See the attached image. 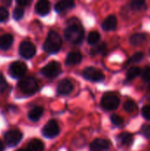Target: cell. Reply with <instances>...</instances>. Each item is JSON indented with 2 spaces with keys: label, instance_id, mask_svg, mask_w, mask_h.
I'll use <instances>...</instances> for the list:
<instances>
[{
  "label": "cell",
  "instance_id": "cell-19",
  "mask_svg": "<svg viewBox=\"0 0 150 151\" xmlns=\"http://www.w3.org/2000/svg\"><path fill=\"white\" fill-rule=\"evenodd\" d=\"M27 149L30 151H43L44 144L39 139H33L29 142Z\"/></svg>",
  "mask_w": 150,
  "mask_h": 151
},
{
  "label": "cell",
  "instance_id": "cell-27",
  "mask_svg": "<svg viewBox=\"0 0 150 151\" xmlns=\"http://www.w3.org/2000/svg\"><path fill=\"white\" fill-rule=\"evenodd\" d=\"M105 51H106V45L104 43H102V44L95 47L94 49H92L90 51V54L91 55H97L100 53H104Z\"/></svg>",
  "mask_w": 150,
  "mask_h": 151
},
{
  "label": "cell",
  "instance_id": "cell-34",
  "mask_svg": "<svg viewBox=\"0 0 150 151\" xmlns=\"http://www.w3.org/2000/svg\"><path fill=\"white\" fill-rule=\"evenodd\" d=\"M8 18V12L4 7H0V21H4Z\"/></svg>",
  "mask_w": 150,
  "mask_h": 151
},
{
  "label": "cell",
  "instance_id": "cell-24",
  "mask_svg": "<svg viewBox=\"0 0 150 151\" xmlns=\"http://www.w3.org/2000/svg\"><path fill=\"white\" fill-rule=\"evenodd\" d=\"M100 39H101V35H100V34L97 31H92V32H90L89 35H88V42L91 45L97 43L100 41Z\"/></svg>",
  "mask_w": 150,
  "mask_h": 151
},
{
  "label": "cell",
  "instance_id": "cell-23",
  "mask_svg": "<svg viewBox=\"0 0 150 151\" xmlns=\"http://www.w3.org/2000/svg\"><path fill=\"white\" fill-rule=\"evenodd\" d=\"M124 109H125L127 112L132 113V112H133V111H135L137 110V104H136L133 100L128 99V100H126V101L125 102V104H124Z\"/></svg>",
  "mask_w": 150,
  "mask_h": 151
},
{
  "label": "cell",
  "instance_id": "cell-38",
  "mask_svg": "<svg viewBox=\"0 0 150 151\" xmlns=\"http://www.w3.org/2000/svg\"><path fill=\"white\" fill-rule=\"evenodd\" d=\"M18 151H30L28 149H21V150H19Z\"/></svg>",
  "mask_w": 150,
  "mask_h": 151
},
{
  "label": "cell",
  "instance_id": "cell-6",
  "mask_svg": "<svg viewBox=\"0 0 150 151\" xmlns=\"http://www.w3.org/2000/svg\"><path fill=\"white\" fill-rule=\"evenodd\" d=\"M41 72L45 77L52 79L59 75V73H61V65L57 61H51L48 65H46L41 70Z\"/></svg>",
  "mask_w": 150,
  "mask_h": 151
},
{
  "label": "cell",
  "instance_id": "cell-22",
  "mask_svg": "<svg viewBox=\"0 0 150 151\" xmlns=\"http://www.w3.org/2000/svg\"><path fill=\"white\" fill-rule=\"evenodd\" d=\"M141 69L139 67H136V66H133V67H131L128 69L127 73H126V81H132L133 80L134 78H136L137 76H139L141 74Z\"/></svg>",
  "mask_w": 150,
  "mask_h": 151
},
{
  "label": "cell",
  "instance_id": "cell-17",
  "mask_svg": "<svg viewBox=\"0 0 150 151\" xmlns=\"http://www.w3.org/2000/svg\"><path fill=\"white\" fill-rule=\"evenodd\" d=\"M75 3L73 0H61L57 2L55 5V10L57 12H62L66 10H69L74 6Z\"/></svg>",
  "mask_w": 150,
  "mask_h": 151
},
{
  "label": "cell",
  "instance_id": "cell-25",
  "mask_svg": "<svg viewBox=\"0 0 150 151\" xmlns=\"http://www.w3.org/2000/svg\"><path fill=\"white\" fill-rule=\"evenodd\" d=\"M144 55L142 52H137L135 54H133L126 62L127 65H130V64H133V63H137V62H140L142 58H143Z\"/></svg>",
  "mask_w": 150,
  "mask_h": 151
},
{
  "label": "cell",
  "instance_id": "cell-26",
  "mask_svg": "<svg viewBox=\"0 0 150 151\" xmlns=\"http://www.w3.org/2000/svg\"><path fill=\"white\" fill-rule=\"evenodd\" d=\"M111 121L116 127H120L124 124V119L117 114H112L111 116Z\"/></svg>",
  "mask_w": 150,
  "mask_h": 151
},
{
  "label": "cell",
  "instance_id": "cell-16",
  "mask_svg": "<svg viewBox=\"0 0 150 151\" xmlns=\"http://www.w3.org/2000/svg\"><path fill=\"white\" fill-rule=\"evenodd\" d=\"M117 23H118L117 18L114 15H110L103 20L102 27L105 31H111L116 28Z\"/></svg>",
  "mask_w": 150,
  "mask_h": 151
},
{
  "label": "cell",
  "instance_id": "cell-14",
  "mask_svg": "<svg viewBox=\"0 0 150 151\" xmlns=\"http://www.w3.org/2000/svg\"><path fill=\"white\" fill-rule=\"evenodd\" d=\"M82 59V55L79 51H72L70 52L65 59V65H74L79 64Z\"/></svg>",
  "mask_w": 150,
  "mask_h": 151
},
{
  "label": "cell",
  "instance_id": "cell-28",
  "mask_svg": "<svg viewBox=\"0 0 150 151\" xmlns=\"http://www.w3.org/2000/svg\"><path fill=\"white\" fill-rule=\"evenodd\" d=\"M131 4L133 9L134 10H141L145 4V0H132Z\"/></svg>",
  "mask_w": 150,
  "mask_h": 151
},
{
  "label": "cell",
  "instance_id": "cell-4",
  "mask_svg": "<svg viewBox=\"0 0 150 151\" xmlns=\"http://www.w3.org/2000/svg\"><path fill=\"white\" fill-rule=\"evenodd\" d=\"M18 86L20 91L26 95H32L38 90V83L33 77H26L22 79Z\"/></svg>",
  "mask_w": 150,
  "mask_h": 151
},
{
  "label": "cell",
  "instance_id": "cell-33",
  "mask_svg": "<svg viewBox=\"0 0 150 151\" xmlns=\"http://www.w3.org/2000/svg\"><path fill=\"white\" fill-rule=\"evenodd\" d=\"M142 79L146 82L150 83V68L147 67L143 72H142Z\"/></svg>",
  "mask_w": 150,
  "mask_h": 151
},
{
  "label": "cell",
  "instance_id": "cell-7",
  "mask_svg": "<svg viewBox=\"0 0 150 151\" xmlns=\"http://www.w3.org/2000/svg\"><path fill=\"white\" fill-rule=\"evenodd\" d=\"M59 132H60L59 126L57 123V121L54 119L50 120L44 126V127L42 128V131L43 136L46 138H49V139L55 138L56 136H57L59 134Z\"/></svg>",
  "mask_w": 150,
  "mask_h": 151
},
{
  "label": "cell",
  "instance_id": "cell-39",
  "mask_svg": "<svg viewBox=\"0 0 150 151\" xmlns=\"http://www.w3.org/2000/svg\"><path fill=\"white\" fill-rule=\"evenodd\" d=\"M149 89L150 90V83H149Z\"/></svg>",
  "mask_w": 150,
  "mask_h": 151
},
{
  "label": "cell",
  "instance_id": "cell-37",
  "mask_svg": "<svg viewBox=\"0 0 150 151\" xmlns=\"http://www.w3.org/2000/svg\"><path fill=\"white\" fill-rule=\"evenodd\" d=\"M3 150H4V144H3V142L0 141V151Z\"/></svg>",
  "mask_w": 150,
  "mask_h": 151
},
{
  "label": "cell",
  "instance_id": "cell-12",
  "mask_svg": "<svg viewBox=\"0 0 150 151\" xmlns=\"http://www.w3.org/2000/svg\"><path fill=\"white\" fill-rule=\"evenodd\" d=\"M57 94L61 96H67L73 90V85L68 79H64L59 81L57 85Z\"/></svg>",
  "mask_w": 150,
  "mask_h": 151
},
{
  "label": "cell",
  "instance_id": "cell-9",
  "mask_svg": "<svg viewBox=\"0 0 150 151\" xmlns=\"http://www.w3.org/2000/svg\"><path fill=\"white\" fill-rule=\"evenodd\" d=\"M27 72V65L20 61L13 62L10 66V73L14 78L22 77Z\"/></svg>",
  "mask_w": 150,
  "mask_h": 151
},
{
  "label": "cell",
  "instance_id": "cell-2",
  "mask_svg": "<svg viewBox=\"0 0 150 151\" xmlns=\"http://www.w3.org/2000/svg\"><path fill=\"white\" fill-rule=\"evenodd\" d=\"M61 46H62V39L60 35L55 31H50L43 44L44 50L47 51L48 53L54 54L59 51Z\"/></svg>",
  "mask_w": 150,
  "mask_h": 151
},
{
  "label": "cell",
  "instance_id": "cell-18",
  "mask_svg": "<svg viewBox=\"0 0 150 151\" xmlns=\"http://www.w3.org/2000/svg\"><path fill=\"white\" fill-rule=\"evenodd\" d=\"M43 111H44V110L42 106H34L29 111L28 118L30 119V120L36 122L41 119V117L43 114Z\"/></svg>",
  "mask_w": 150,
  "mask_h": 151
},
{
  "label": "cell",
  "instance_id": "cell-20",
  "mask_svg": "<svg viewBox=\"0 0 150 151\" xmlns=\"http://www.w3.org/2000/svg\"><path fill=\"white\" fill-rule=\"evenodd\" d=\"M12 41H13V37L9 34L1 36L0 37V48L2 50H8L11 46Z\"/></svg>",
  "mask_w": 150,
  "mask_h": 151
},
{
  "label": "cell",
  "instance_id": "cell-35",
  "mask_svg": "<svg viewBox=\"0 0 150 151\" xmlns=\"http://www.w3.org/2000/svg\"><path fill=\"white\" fill-rule=\"evenodd\" d=\"M17 3L20 5H27L30 3V0H17Z\"/></svg>",
  "mask_w": 150,
  "mask_h": 151
},
{
  "label": "cell",
  "instance_id": "cell-10",
  "mask_svg": "<svg viewBox=\"0 0 150 151\" xmlns=\"http://www.w3.org/2000/svg\"><path fill=\"white\" fill-rule=\"evenodd\" d=\"M19 53L25 58H31L35 54V46L30 42H23L19 46Z\"/></svg>",
  "mask_w": 150,
  "mask_h": 151
},
{
  "label": "cell",
  "instance_id": "cell-11",
  "mask_svg": "<svg viewBox=\"0 0 150 151\" xmlns=\"http://www.w3.org/2000/svg\"><path fill=\"white\" fill-rule=\"evenodd\" d=\"M111 143L106 139H95L90 144V151H107L110 149Z\"/></svg>",
  "mask_w": 150,
  "mask_h": 151
},
{
  "label": "cell",
  "instance_id": "cell-21",
  "mask_svg": "<svg viewBox=\"0 0 150 151\" xmlns=\"http://www.w3.org/2000/svg\"><path fill=\"white\" fill-rule=\"evenodd\" d=\"M147 39L146 35L144 34H134L130 37V42L133 45H140L144 42Z\"/></svg>",
  "mask_w": 150,
  "mask_h": 151
},
{
  "label": "cell",
  "instance_id": "cell-3",
  "mask_svg": "<svg viewBox=\"0 0 150 151\" xmlns=\"http://www.w3.org/2000/svg\"><path fill=\"white\" fill-rule=\"evenodd\" d=\"M120 104L119 97L111 92L105 93L101 99V106L105 111H114Z\"/></svg>",
  "mask_w": 150,
  "mask_h": 151
},
{
  "label": "cell",
  "instance_id": "cell-5",
  "mask_svg": "<svg viewBox=\"0 0 150 151\" xmlns=\"http://www.w3.org/2000/svg\"><path fill=\"white\" fill-rule=\"evenodd\" d=\"M82 76L84 79H86L89 81H94V82L103 81L105 78V76L102 71H100L93 66L85 68L82 72Z\"/></svg>",
  "mask_w": 150,
  "mask_h": 151
},
{
  "label": "cell",
  "instance_id": "cell-15",
  "mask_svg": "<svg viewBox=\"0 0 150 151\" xmlns=\"http://www.w3.org/2000/svg\"><path fill=\"white\" fill-rule=\"evenodd\" d=\"M118 142L122 145V146H126V147H130L132 146L133 142V136L132 134L130 133H121L118 135L117 137Z\"/></svg>",
  "mask_w": 150,
  "mask_h": 151
},
{
  "label": "cell",
  "instance_id": "cell-1",
  "mask_svg": "<svg viewBox=\"0 0 150 151\" xmlns=\"http://www.w3.org/2000/svg\"><path fill=\"white\" fill-rule=\"evenodd\" d=\"M65 37L72 43H80L84 37V30L81 26L78 25L77 23H72L65 28Z\"/></svg>",
  "mask_w": 150,
  "mask_h": 151
},
{
  "label": "cell",
  "instance_id": "cell-13",
  "mask_svg": "<svg viewBox=\"0 0 150 151\" xmlns=\"http://www.w3.org/2000/svg\"><path fill=\"white\" fill-rule=\"evenodd\" d=\"M50 10V4L48 0H39L35 5V11L40 15H46Z\"/></svg>",
  "mask_w": 150,
  "mask_h": 151
},
{
  "label": "cell",
  "instance_id": "cell-31",
  "mask_svg": "<svg viewBox=\"0 0 150 151\" xmlns=\"http://www.w3.org/2000/svg\"><path fill=\"white\" fill-rule=\"evenodd\" d=\"M141 134L147 139L150 138V125H144L141 127Z\"/></svg>",
  "mask_w": 150,
  "mask_h": 151
},
{
  "label": "cell",
  "instance_id": "cell-8",
  "mask_svg": "<svg viewBox=\"0 0 150 151\" xmlns=\"http://www.w3.org/2000/svg\"><path fill=\"white\" fill-rule=\"evenodd\" d=\"M22 139V133L19 130H10L5 133L4 140L9 146H16Z\"/></svg>",
  "mask_w": 150,
  "mask_h": 151
},
{
  "label": "cell",
  "instance_id": "cell-36",
  "mask_svg": "<svg viewBox=\"0 0 150 151\" xmlns=\"http://www.w3.org/2000/svg\"><path fill=\"white\" fill-rule=\"evenodd\" d=\"M3 2H4V4H5V5H10L11 4V0H3Z\"/></svg>",
  "mask_w": 150,
  "mask_h": 151
},
{
  "label": "cell",
  "instance_id": "cell-30",
  "mask_svg": "<svg viewBox=\"0 0 150 151\" xmlns=\"http://www.w3.org/2000/svg\"><path fill=\"white\" fill-rule=\"evenodd\" d=\"M24 14V10L21 7H17L14 12H13V17L15 19H19L23 17Z\"/></svg>",
  "mask_w": 150,
  "mask_h": 151
},
{
  "label": "cell",
  "instance_id": "cell-32",
  "mask_svg": "<svg viewBox=\"0 0 150 151\" xmlns=\"http://www.w3.org/2000/svg\"><path fill=\"white\" fill-rule=\"evenodd\" d=\"M8 88L7 82L4 80V76L2 74H0V92H4Z\"/></svg>",
  "mask_w": 150,
  "mask_h": 151
},
{
  "label": "cell",
  "instance_id": "cell-29",
  "mask_svg": "<svg viewBox=\"0 0 150 151\" xmlns=\"http://www.w3.org/2000/svg\"><path fill=\"white\" fill-rule=\"evenodd\" d=\"M141 115L146 120H150V105H145L142 108Z\"/></svg>",
  "mask_w": 150,
  "mask_h": 151
},
{
  "label": "cell",
  "instance_id": "cell-40",
  "mask_svg": "<svg viewBox=\"0 0 150 151\" xmlns=\"http://www.w3.org/2000/svg\"><path fill=\"white\" fill-rule=\"evenodd\" d=\"M149 55H150V50H149Z\"/></svg>",
  "mask_w": 150,
  "mask_h": 151
}]
</instances>
